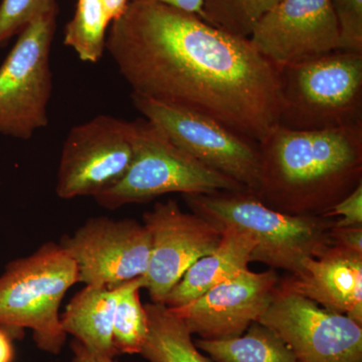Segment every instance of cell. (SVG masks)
<instances>
[{
	"instance_id": "obj_1",
	"label": "cell",
	"mask_w": 362,
	"mask_h": 362,
	"mask_svg": "<svg viewBox=\"0 0 362 362\" xmlns=\"http://www.w3.org/2000/svg\"><path fill=\"white\" fill-rule=\"evenodd\" d=\"M106 51L132 94L213 119L259 143L280 120V70L249 39L159 2L129 1Z\"/></svg>"
},
{
	"instance_id": "obj_2",
	"label": "cell",
	"mask_w": 362,
	"mask_h": 362,
	"mask_svg": "<svg viewBox=\"0 0 362 362\" xmlns=\"http://www.w3.org/2000/svg\"><path fill=\"white\" fill-rule=\"evenodd\" d=\"M258 146L255 194L282 213L324 216L362 183V123L316 131L277 125Z\"/></svg>"
},
{
	"instance_id": "obj_3",
	"label": "cell",
	"mask_w": 362,
	"mask_h": 362,
	"mask_svg": "<svg viewBox=\"0 0 362 362\" xmlns=\"http://www.w3.org/2000/svg\"><path fill=\"white\" fill-rule=\"evenodd\" d=\"M192 213L221 228L233 226L249 233L256 247L252 262L274 270L296 273L307 258H318L331 247L334 218L294 216L267 206L250 190L182 195Z\"/></svg>"
},
{
	"instance_id": "obj_4",
	"label": "cell",
	"mask_w": 362,
	"mask_h": 362,
	"mask_svg": "<svg viewBox=\"0 0 362 362\" xmlns=\"http://www.w3.org/2000/svg\"><path fill=\"white\" fill-rule=\"evenodd\" d=\"M77 283V265L57 243H45L30 256L14 259L0 276V327L13 338L30 329L40 350L61 354L66 333L59 308Z\"/></svg>"
},
{
	"instance_id": "obj_5",
	"label": "cell",
	"mask_w": 362,
	"mask_h": 362,
	"mask_svg": "<svg viewBox=\"0 0 362 362\" xmlns=\"http://www.w3.org/2000/svg\"><path fill=\"white\" fill-rule=\"evenodd\" d=\"M280 75L279 125L316 131L362 123V54L339 49Z\"/></svg>"
},
{
	"instance_id": "obj_6",
	"label": "cell",
	"mask_w": 362,
	"mask_h": 362,
	"mask_svg": "<svg viewBox=\"0 0 362 362\" xmlns=\"http://www.w3.org/2000/svg\"><path fill=\"white\" fill-rule=\"evenodd\" d=\"M134 122V154L129 168L118 182L94 197L99 206L114 211L168 194L247 190L176 146L148 121Z\"/></svg>"
},
{
	"instance_id": "obj_7",
	"label": "cell",
	"mask_w": 362,
	"mask_h": 362,
	"mask_svg": "<svg viewBox=\"0 0 362 362\" xmlns=\"http://www.w3.org/2000/svg\"><path fill=\"white\" fill-rule=\"evenodd\" d=\"M58 14L59 6L26 26L0 66V135L28 140L49 124Z\"/></svg>"
},
{
	"instance_id": "obj_8",
	"label": "cell",
	"mask_w": 362,
	"mask_h": 362,
	"mask_svg": "<svg viewBox=\"0 0 362 362\" xmlns=\"http://www.w3.org/2000/svg\"><path fill=\"white\" fill-rule=\"evenodd\" d=\"M133 105L173 144L207 168L256 194L259 185L258 143L228 129L213 119L131 95Z\"/></svg>"
},
{
	"instance_id": "obj_9",
	"label": "cell",
	"mask_w": 362,
	"mask_h": 362,
	"mask_svg": "<svg viewBox=\"0 0 362 362\" xmlns=\"http://www.w3.org/2000/svg\"><path fill=\"white\" fill-rule=\"evenodd\" d=\"M135 122L100 115L71 128L62 150L57 195L96 197L118 182L134 154Z\"/></svg>"
},
{
	"instance_id": "obj_10",
	"label": "cell",
	"mask_w": 362,
	"mask_h": 362,
	"mask_svg": "<svg viewBox=\"0 0 362 362\" xmlns=\"http://www.w3.org/2000/svg\"><path fill=\"white\" fill-rule=\"evenodd\" d=\"M259 323L291 350L296 362H362V325L278 284Z\"/></svg>"
},
{
	"instance_id": "obj_11",
	"label": "cell",
	"mask_w": 362,
	"mask_h": 362,
	"mask_svg": "<svg viewBox=\"0 0 362 362\" xmlns=\"http://www.w3.org/2000/svg\"><path fill=\"white\" fill-rule=\"evenodd\" d=\"M59 246L77 265L78 283L115 287L145 275L151 237L137 221L95 216L64 235Z\"/></svg>"
},
{
	"instance_id": "obj_12",
	"label": "cell",
	"mask_w": 362,
	"mask_h": 362,
	"mask_svg": "<svg viewBox=\"0 0 362 362\" xmlns=\"http://www.w3.org/2000/svg\"><path fill=\"white\" fill-rule=\"evenodd\" d=\"M143 225L151 237L144 289L153 303H163L185 272L220 244L223 228L194 213H185L177 202H156L143 214Z\"/></svg>"
},
{
	"instance_id": "obj_13",
	"label": "cell",
	"mask_w": 362,
	"mask_h": 362,
	"mask_svg": "<svg viewBox=\"0 0 362 362\" xmlns=\"http://www.w3.org/2000/svg\"><path fill=\"white\" fill-rule=\"evenodd\" d=\"M249 40L279 70L340 49L329 0H281L257 23Z\"/></svg>"
},
{
	"instance_id": "obj_14",
	"label": "cell",
	"mask_w": 362,
	"mask_h": 362,
	"mask_svg": "<svg viewBox=\"0 0 362 362\" xmlns=\"http://www.w3.org/2000/svg\"><path fill=\"white\" fill-rule=\"evenodd\" d=\"M279 282L274 269L259 273L247 269L189 303L168 308L202 339L237 337L265 313Z\"/></svg>"
},
{
	"instance_id": "obj_15",
	"label": "cell",
	"mask_w": 362,
	"mask_h": 362,
	"mask_svg": "<svg viewBox=\"0 0 362 362\" xmlns=\"http://www.w3.org/2000/svg\"><path fill=\"white\" fill-rule=\"evenodd\" d=\"M279 285L362 325V255L331 246Z\"/></svg>"
},
{
	"instance_id": "obj_16",
	"label": "cell",
	"mask_w": 362,
	"mask_h": 362,
	"mask_svg": "<svg viewBox=\"0 0 362 362\" xmlns=\"http://www.w3.org/2000/svg\"><path fill=\"white\" fill-rule=\"evenodd\" d=\"M218 246L211 254L192 264L177 284L169 291L163 303L169 308L189 303L226 281L247 270L256 244L249 233L225 226Z\"/></svg>"
},
{
	"instance_id": "obj_17",
	"label": "cell",
	"mask_w": 362,
	"mask_h": 362,
	"mask_svg": "<svg viewBox=\"0 0 362 362\" xmlns=\"http://www.w3.org/2000/svg\"><path fill=\"white\" fill-rule=\"evenodd\" d=\"M123 284L115 287L85 285L62 314V327L66 334L94 354L113 358L118 356L113 342V323Z\"/></svg>"
},
{
	"instance_id": "obj_18",
	"label": "cell",
	"mask_w": 362,
	"mask_h": 362,
	"mask_svg": "<svg viewBox=\"0 0 362 362\" xmlns=\"http://www.w3.org/2000/svg\"><path fill=\"white\" fill-rule=\"evenodd\" d=\"M149 331L140 354L149 362H211L202 356L185 324L161 303L145 304Z\"/></svg>"
},
{
	"instance_id": "obj_19",
	"label": "cell",
	"mask_w": 362,
	"mask_h": 362,
	"mask_svg": "<svg viewBox=\"0 0 362 362\" xmlns=\"http://www.w3.org/2000/svg\"><path fill=\"white\" fill-rule=\"evenodd\" d=\"M194 343L216 362H296L283 340L259 322L251 324L240 337L214 340L199 338Z\"/></svg>"
},
{
	"instance_id": "obj_20",
	"label": "cell",
	"mask_w": 362,
	"mask_h": 362,
	"mask_svg": "<svg viewBox=\"0 0 362 362\" xmlns=\"http://www.w3.org/2000/svg\"><path fill=\"white\" fill-rule=\"evenodd\" d=\"M110 23L101 0H78L75 14L64 30V44L81 61L96 64L106 51Z\"/></svg>"
},
{
	"instance_id": "obj_21",
	"label": "cell",
	"mask_w": 362,
	"mask_h": 362,
	"mask_svg": "<svg viewBox=\"0 0 362 362\" xmlns=\"http://www.w3.org/2000/svg\"><path fill=\"white\" fill-rule=\"evenodd\" d=\"M141 289H144L143 276L124 283L117 301L113 342L119 356L140 354L148 335V316L140 298Z\"/></svg>"
},
{
	"instance_id": "obj_22",
	"label": "cell",
	"mask_w": 362,
	"mask_h": 362,
	"mask_svg": "<svg viewBox=\"0 0 362 362\" xmlns=\"http://www.w3.org/2000/svg\"><path fill=\"white\" fill-rule=\"evenodd\" d=\"M281 0H202V18L235 37L249 39L257 23Z\"/></svg>"
},
{
	"instance_id": "obj_23",
	"label": "cell",
	"mask_w": 362,
	"mask_h": 362,
	"mask_svg": "<svg viewBox=\"0 0 362 362\" xmlns=\"http://www.w3.org/2000/svg\"><path fill=\"white\" fill-rule=\"evenodd\" d=\"M57 0H1L0 2V47L42 13L58 7Z\"/></svg>"
},
{
	"instance_id": "obj_24",
	"label": "cell",
	"mask_w": 362,
	"mask_h": 362,
	"mask_svg": "<svg viewBox=\"0 0 362 362\" xmlns=\"http://www.w3.org/2000/svg\"><path fill=\"white\" fill-rule=\"evenodd\" d=\"M339 30L340 51L362 54V0H329Z\"/></svg>"
},
{
	"instance_id": "obj_25",
	"label": "cell",
	"mask_w": 362,
	"mask_h": 362,
	"mask_svg": "<svg viewBox=\"0 0 362 362\" xmlns=\"http://www.w3.org/2000/svg\"><path fill=\"white\" fill-rule=\"evenodd\" d=\"M337 226H362V183L325 214Z\"/></svg>"
},
{
	"instance_id": "obj_26",
	"label": "cell",
	"mask_w": 362,
	"mask_h": 362,
	"mask_svg": "<svg viewBox=\"0 0 362 362\" xmlns=\"http://www.w3.org/2000/svg\"><path fill=\"white\" fill-rule=\"evenodd\" d=\"M331 246L362 255V226H337L330 230Z\"/></svg>"
},
{
	"instance_id": "obj_27",
	"label": "cell",
	"mask_w": 362,
	"mask_h": 362,
	"mask_svg": "<svg viewBox=\"0 0 362 362\" xmlns=\"http://www.w3.org/2000/svg\"><path fill=\"white\" fill-rule=\"evenodd\" d=\"M71 349L73 351L71 362H118L113 357L100 356V354L90 351L76 339L71 342Z\"/></svg>"
},
{
	"instance_id": "obj_28",
	"label": "cell",
	"mask_w": 362,
	"mask_h": 362,
	"mask_svg": "<svg viewBox=\"0 0 362 362\" xmlns=\"http://www.w3.org/2000/svg\"><path fill=\"white\" fill-rule=\"evenodd\" d=\"M129 1H135V0H129ZM145 1L159 2L187 13L197 14L202 18V0H145Z\"/></svg>"
},
{
	"instance_id": "obj_29",
	"label": "cell",
	"mask_w": 362,
	"mask_h": 362,
	"mask_svg": "<svg viewBox=\"0 0 362 362\" xmlns=\"http://www.w3.org/2000/svg\"><path fill=\"white\" fill-rule=\"evenodd\" d=\"M13 337L8 331L0 327V362H13L14 349Z\"/></svg>"
},
{
	"instance_id": "obj_30",
	"label": "cell",
	"mask_w": 362,
	"mask_h": 362,
	"mask_svg": "<svg viewBox=\"0 0 362 362\" xmlns=\"http://www.w3.org/2000/svg\"><path fill=\"white\" fill-rule=\"evenodd\" d=\"M101 1L105 13L110 23L119 18L129 4V0H101Z\"/></svg>"
}]
</instances>
